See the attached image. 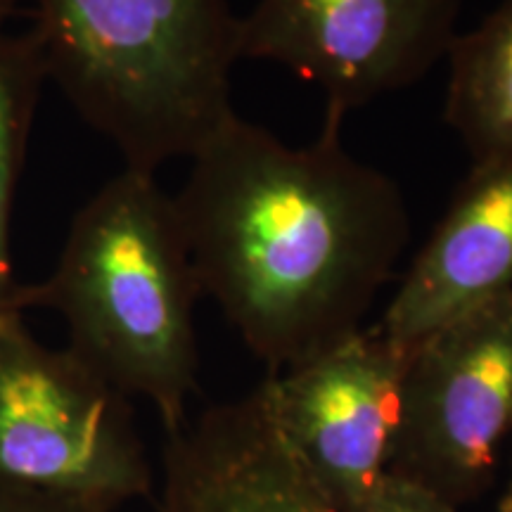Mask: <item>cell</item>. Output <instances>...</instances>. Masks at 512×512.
Here are the masks:
<instances>
[{
    "mask_svg": "<svg viewBox=\"0 0 512 512\" xmlns=\"http://www.w3.org/2000/svg\"><path fill=\"white\" fill-rule=\"evenodd\" d=\"M342 121L294 147L235 112L174 197L202 294L271 373L363 330L411 242L401 185L351 155Z\"/></svg>",
    "mask_w": 512,
    "mask_h": 512,
    "instance_id": "obj_1",
    "label": "cell"
},
{
    "mask_svg": "<svg viewBox=\"0 0 512 512\" xmlns=\"http://www.w3.org/2000/svg\"><path fill=\"white\" fill-rule=\"evenodd\" d=\"M358 512H458V508L427 486L387 470Z\"/></svg>",
    "mask_w": 512,
    "mask_h": 512,
    "instance_id": "obj_12",
    "label": "cell"
},
{
    "mask_svg": "<svg viewBox=\"0 0 512 512\" xmlns=\"http://www.w3.org/2000/svg\"><path fill=\"white\" fill-rule=\"evenodd\" d=\"M498 512H512V475H510L508 486H505V494L501 498V503H498Z\"/></svg>",
    "mask_w": 512,
    "mask_h": 512,
    "instance_id": "obj_15",
    "label": "cell"
},
{
    "mask_svg": "<svg viewBox=\"0 0 512 512\" xmlns=\"http://www.w3.org/2000/svg\"><path fill=\"white\" fill-rule=\"evenodd\" d=\"M0 484L114 512L152 486L131 399L0 311Z\"/></svg>",
    "mask_w": 512,
    "mask_h": 512,
    "instance_id": "obj_4",
    "label": "cell"
},
{
    "mask_svg": "<svg viewBox=\"0 0 512 512\" xmlns=\"http://www.w3.org/2000/svg\"><path fill=\"white\" fill-rule=\"evenodd\" d=\"M166 437L159 512H335L287 446L264 382Z\"/></svg>",
    "mask_w": 512,
    "mask_h": 512,
    "instance_id": "obj_8",
    "label": "cell"
},
{
    "mask_svg": "<svg viewBox=\"0 0 512 512\" xmlns=\"http://www.w3.org/2000/svg\"><path fill=\"white\" fill-rule=\"evenodd\" d=\"M12 5H15V0H0V34L8 31L5 29V24H8V19L12 15Z\"/></svg>",
    "mask_w": 512,
    "mask_h": 512,
    "instance_id": "obj_14",
    "label": "cell"
},
{
    "mask_svg": "<svg viewBox=\"0 0 512 512\" xmlns=\"http://www.w3.org/2000/svg\"><path fill=\"white\" fill-rule=\"evenodd\" d=\"M200 297L174 197L128 166L76 211L46 283L24 285V306L60 313L67 349L150 403L166 434L185 425L197 389Z\"/></svg>",
    "mask_w": 512,
    "mask_h": 512,
    "instance_id": "obj_2",
    "label": "cell"
},
{
    "mask_svg": "<svg viewBox=\"0 0 512 512\" xmlns=\"http://www.w3.org/2000/svg\"><path fill=\"white\" fill-rule=\"evenodd\" d=\"M46 81L124 166L157 174L233 117L230 0H27Z\"/></svg>",
    "mask_w": 512,
    "mask_h": 512,
    "instance_id": "obj_3",
    "label": "cell"
},
{
    "mask_svg": "<svg viewBox=\"0 0 512 512\" xmlns=\"http://www.w3.org/2000/svg\"><path fill=\"white\" fill-rule=\"evenodd\" d=\"M444 121L472 162L512 159V0L448 50Z\"/></svg>",
    "mask_w": 512,
    "mask_h": 512,
    "instance_id": "obj_10",
    "label": "cell"
},
{
    "mask_svg": "<svg viewBox=\"0 0 512 512\" xmlns=\"http://www.w3.org/2000/svg\"><path fill=\"white\" fill-rule=\"evenodd\" d=\"M8 306H22V309L27 311V306H24L22 299H10V302H0V311H3V309H8Z\"/></svg>",
    "mask_w": 512,
    "mask_h": 512,
    "instance_id": "obj_16",
    "label": "cell"
},
{
    "mask_svg": "<svg viewBox=\"0 0 512 512\" xmlns=\"http://www.w3.org/2000/svg\"><path fill=\"white\" fill-rule=\"evenodd\" d=\"M0 512H105L0 484Z\"/></svg>",
    "mask_w": 512,
    "mask_h": 512,
    "instance_id": "obj_13",
    "label": "cell"
},
{
    "mask_svg": "<svg viewBox=\"0 0 512 512\" xmlns=\"http://www.w3.org/2000/svg\"><path fill=\"white\" fill-rule=\"evenodd\" d=\"M408 351L358 330L264 380L297 463L335 512H358L392 463Z\"/></svg>",
    "mask_w": 512,
    "mask_h": 512,
    "instance_id": "obj_7",
    "label": "cell"
},
{
    "mask_svg": "<svg viewBox=\"0 0 512 512\" xmlns=\"http://www.w3.org/2000/svg\"><path fill=\"white\" fill-rule=\"evenodd\" d=\"M46 83L43 62L31 34H0V302L22 299L24 285L12 273V204L27 157L38 98Z\"/></svg>",
    "mask_w": 512,
    "mask_h": 512,
    "instance_id": "obj_11",
    "label": "cell"
},
{
    "mask_svg": "<svg viewBox=\"0 0 512 512\" xmlns=\"http://www.w3.org/2000/svg\"><path fill=\"white\" fill-rule=\"evenodd\" d=\"M460 0H256L240 17V60L311 81L344 119L425 79L451 50Z\"/></svg>",
    "mask_w": 512,
    "mask_h": 512,
    "instance_id": "obj_6",
    "label": "cell"
},
{
    "mask_svg": "<svg viewBox=\"0 0 512 512\" xmlns=\"http://www.w3.org/2000/svg\"><path fill=\"white\" fill-rule=\"evenodd\" d=\"M512 427V287L408 351L389 470L451 505L491 482Z\"/></svg>",
    "mask_w": 512,
    "mask_h": 512,
    "instance_id": "obj_5",
    "label": "cell"
},
{
    "mask_svg": "<svg viewBox=\"0 0 512 512\" xmlns=\"http://www.w3.org/2000/svg\"><path fill=\"white\" fill-rule=\"evenodd\" d=\"M510 287L512 159H496L472 166L375 330L411 351Z\"/></svg>",
    "mask_w": 512,
    "mask_h": 512,
    "instance_id": "obj_9",
    "label": "cell"
}]
</instances>
